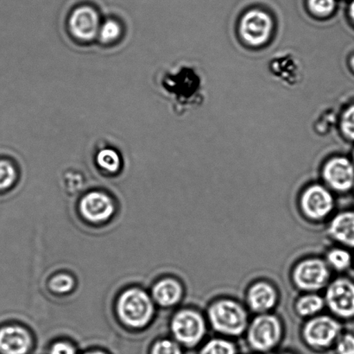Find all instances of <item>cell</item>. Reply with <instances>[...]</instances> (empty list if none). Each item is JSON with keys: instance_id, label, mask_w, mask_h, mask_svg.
I'll return each mask as SVG.
<instances>
[{"instance_id": "1", "label": "cell", "mask_w": 354, "mask_h": 354, "mask_svg": "<svg viewBox=\"0 0 354 354\" xmlns=\"http://www.w3.org/2000/svg\"><path fill=\"white\" fill-rule=\"evenodd\" d=\"M208 318L215 331L227 335H241L248 326L245 308L230 299L218 300L212 304L208 310Z\"/></svg>"}, {"instance_id": "2", "label": "cell", "mask_w": 354, "mask_h": 354, "mask_svg": "<svg viewBox=\"0 0 354 354\" xmlns=\"http://www.w3.org/2000/svg\"><path fill=\"white\" fill-rule=\"evenodd\" d=\"M117 311L121 322L128 327L143 328L153 317L154 305L144 290L131 289L121 295Z\"/></svg>"}, {"instance_id": "3", "label": "cell", "mask_w": 354, "mask_h": 354, "mask_svg": "<svg viewBox=\"0 0 354 354\" xmlns=\"http://www.w3.org/2000/svg\"><path fill=\"white\" fill-rule=\"evenodd\" d=\"M282 325L275 315L261 314L249 326L248 339L252 348L268 351L280 341Z\"/></svg>"}, {"instance_id": "4", "label": "cell", "mask_w": 354, "mask_h": 354, "mask_svg": "<svg viewBox=\"0 0 354 354\" xmlns=\"http://www.w3.org/2000/svg\"><path fill=\"white\" fill-rule=\"evenodd\" d=\"M171 330L177 342L193 346L197 345L206 334V322L196 311L182 310L173 318Z\"/></svg>"}, {"instance_id": "5", "label": "cell", "mask_w": 354, "mask_h": 354, "mask_svg": "<svg viewBox=\"0 0 354 354\" xmlns=\"http://www.w3.org/2000/svg\"><path fill=\"white\" fill-rule=\"evenodd\" d=\"M330 277L328 263L320 259L304 260L295 267L293 281L297 288L304 291L322 289Z\"/></svg>"}, {"instance_id": "6", "label": "cell", "mask_w": 354, "mask_h": 354, "mask_svg": "<svg viewBox=\"0 0 354 354\" xmlns=\"http://www.w3.org/2000/svg\"><path fill=\"white\" fill-rule=\"evenodd\" d=\"M100 26L99 14L91 6H79L68 17L69 32L82 43H89L98 37Z\"/></svg>"}, {"instance_id": "7", "label": "cell", "mask_w": 354, "mask_h": 354, "mask_svg": "<svg viewBox=\"0 0 354 354\" xmlns=\"http://www.w3.org/2000/svg\"><path fill=\"white\" fill-rule=\"evenodd\" d=\"M325 304L337 317H354V283L346 279H338L329 284Z\"/></svg>"}, {"instance_id": "8", "label": "cell", "mask_w": 354, "mask_h": 354, "mask_svg": "<svg viewBox=\"0 0 354 354\" xmlns=\"http://www.w3.org/2000/svg\"><path fill=\"white\" fill-rule=\"evenodd\" d=\"M341 324L335 319L322 315L308 321L304 328V337L313 348H328L338 338Z\"/></svg>"}, {"instance_id": "9", "label": "cell", "mask_w": 354, "mask_h": 354, "mask_svg": "<svg viewBox=\"0 0 354 354\" xmlns=\"http://www.w3.org/2000/svg\"><path fill=\"white\" fill-rule=\"evenodd\" d=\"M300 205L306 217L310 220L320 221L327 217L334 209L335 201L326 187L313 185L304 191Z\"/></svg>"}, {"instance_id": "10", "label": "cell", "mask_w": 354, "mask_h": 354, "mask_svg": "<svg viewBox=\"0 0 354 354\" xmlns=\"http://www.w3.org/2000/svg\"><path fill=\"white\" fill-rule=\"evenodd\" d=\"M272 26L269 15L260 10H251L243 17L242 37L250 44L261 45L268 40Z\"/></svg>"}, {"instance_id": "11", "label": "cell", "mask_w": 354, "mask_h": 354, "mask_svg": "<svg viewBox=\"0 0 354 354\" xmlns=\"http://www.w3.org/2000/svg\"><path fill=\"white\" fill-rule=\"evenodd\" d=\"M80 211L86 221L102 223L109 221L114 213L112 199L106 194L91 192L86 194L80 203Z\"/></svg>"}, {"instance_id": "12", "label": "cell", "mask_w": 354, "mask_h": 354, "mask_svg": "<svg viewBox=\"0 0 354 354\" xmlns=\"http://www.w3.org/2000/svg\"><path fill=\"white\" fill-rule=\"evenodd\" d=\"M326 183L331 189L339 192H346L354 186V167L348 159H332L324 169Z\"/></svg>"}, {"instance_id": "13", "label": "cell", "mask_w": 354, "mask_h": 354, "mask_svg": "<svg viewBox=\"0 0 354 354\" xmlns=\"http://www.w3.org/2000/svg\"><path fill=\"white\" fill-rule=\"evenodd\" d=\"M29 333L19 326H6L0 328V353L26 354L30 348Z\"/></svg>"}, {"instance_id": "14", "label": "cell", "mask_w": 354, "mask_h": 354, "mask_svg": "<svg viewBox=\"0 0 354 354\" xmlns=\"http://www.w3.org/2000/svg\"><path fill=\"white\" fill-rule=\"evenodd\" d=\"M277 301V290L272 284L259 282L250 287L248 293V303L250 308L256 313H267L275 307Z\"/></svg>"}, {"instance_id": "15", "label": "cell", "mask_w": 354, "mask_h": 354, "mask_svg": "<svg viewBox=\"0 0 354 354\" xmlns=\"http://www.w3.org/2000/svg\"><path fill=\"white\" fill-rule=\"evenodd\" d=\"M328 232L335 241L354 248V212L338 214L329 225Z\"/></svg>"}, {"instance_id": "16", "label": "cell", "mask_w": 354, "mask_h": 354, "mask_svg": "<svg viewBox=\"0 0 354 354\" xmlns=\"http://www.w3.org/2000/svg\"><path fill=\"white\" fill-rule=\"evenodd\" d=\"M182 297V286L175 279H162L153 288L154 299L161 306H173L178 303Z\"/></svg>"}, {"instance_id": "17", "label": "cell", "mask_w": 354, "mask_h": 354, "mask_svg": "<svg viewBox=\"0 0 354 354\" xmlns=\"http://www.w3.org/2000/svg\"><path fill=\"white\" fill-rule=\"evenodd\" d=\"M325 300L318 295L308 294L297 301L296 310L301 317H311L319 313L325 306Z\"/></svg>"}, {"instance_id": "18", "label": "cell", "mask_w": 354, "mask_h": 354, "mask_svg": "<svg viewBox=\"0 0 354 354\" xmlns=\"http://www.w3.org/2000/svg\"><path fill=\"white\" fill-rule=\"evenodd\" d=\"M96 162L100 169L111 174L120 171L121 167V158L119 153L113 149L106 148L100 151L96 157Z\"/></svg>"}, {"instance_id": "19", "label": "cell", "mask_w": 354, "mask_h": 354, "mask_svg": "<svg viewBox=\"0 0 354 354\" xmlns=\"http://www.w3.org/2000/svg\"><path fill=\"white\" fill-rule=\"evenodd\" d=\"M122 35V27L118 21L107 19L100 26L98 38L103 44L116 43Z\"/></svg>"}, {"instance_id": "20", "label": "cell", "mask_w": 354, "mask_h": 354, "mask_svg": "<svg viewBox=\"0 0 354 354\" xmlns=\"http://www.w3.org/2000/svg\"><path fill=\"white\" fill-rule=\"evenodd\" d=\"M352 263L351 255L344 249L335 248L329 251L327 254V263L333 269L342 272L348 268Z\"/></svg>"}, {"instance_id": "21", "label": "cell", "mask_w": 354, "mask_h": 354, "mask_svg": "<svg viewBox=\"0 0 354 354\" xmlns=\"http://www.w3.org/2000/svg\"><path fill=\"white\" fill-rule=\"evenodd\" d=\"M235 346L225 339H214L201 349V354H235Z\"/></svg>"}, {"instance_id": "22", "label": "cell", "mask_w": 354, "mask_h": 354, "mask_svg": "<svg viewBox=\"0 0 354 354\" xmlns=\"http://www.w3.org/2000/svg\"><path fill=\"white\" fill-rule=\"evenodd\" d=\"M16 169L12 162L0 160V190L9 189L15 183Z\"/></svg>"}, {"instance_id": "23", "label": "cell", "mask_w": 354, "mask_h": 354, "mask_svg": "<svg viewBox=\"0 0 354 354\" xmlns=\"http://www.w3.org/2000/svg\"><path fill=\"white\" fill-rule=\"evenodd\" d=\"M74 279L66 274H60L50 280V289L57 293H68L74 287Z\"/></svg>"}, {"instance_id": "24", "label": "cell", "mask_w": 354, "mask_h": 354, "mask_svg": "<svg viewBox=\"0 0 354 354\" xmlns=\"http://www.w3.org/2000/svg\"><path fill=\"white\" fill-rule=\"evenodd\" d=\"M311 12L319 16H328L335 9V0H308Z\"/></svg>"}, {"instance_id": "25", "label": "cell", "mask_w": 354, "mask_h": 354, "mask_svg": "<svg viewBox=\"0 0 354 354\" xmlns=\"http://www.w3.org/2000/svg\"><path fill=\"white\" fill-rule=\"evenodd\" d=\"M151 354H182V351L176 342L169 339H162L156 343Z\"/></svg>"}, {"instance_id": "26", "label": "cell", "mask_w": 354, "mask_h": 354, "mask_svg": "<svg viewBox=\"0 0 354 354\" xmlns=\"http://www.w3.org/2000/svg\"><path fill=\"white\" fill-rule=\"evenodd\" d=\"M342 128L346 136L354 140V106H350L343 114Z\"/></svg>"}, {"instance_id": "27", "label": "cell", "mask_w": 354, "mask_h": 354, "mask_svg": "<svg viewBox=\"0 0 354 354\" xmlns=\"http://www.w3.org/2000/svg\"><path fill=\"white\" fill-rule=\"evenodd\" d=\"M336 351L338 354H354V335L346 334L339 338Z\"/></svg>"}, {"instance_id": "28", "label": "cell", "mask_w": 354, "mask_h": 354, "mask_svg": "<svg viewBox=\"0 0 354 354\" xmlns=\"http://www.w3.org/2000/svg\"><path fill=\"white\" fill-rule=\"evenodd\" d=\"M50 354H75V350L68 343L57 342L52 346Z\"/></svg>"}, {"instance_id": "29", "label": "cell", "mask_w": 354, "mask_h": 354, "mask_svg": "<svg viewBox=\"0 0 354 354\" xmlns=\"http://www.w3.org/2000/svg\"><path fill=\"white\" fill-rule=\"evenodd\" d=\"M350 16H351L352 19L354 21V0L350 6Z\"/></svg>"}, {"instance_id": "30", "label": "cell", "mask_w": 354, "mask_h": 354, "mask_svg": "<svg viewBox=\"0 0 354 354\" xmlns=\"http://www.w3.org/2000/svg\"><path fill=\"white\" fill-rule=\"evenodd\" d=\"M86 354H105V353H103L102 352H92V353H88Z\"/></svg>"}, {"instance_id": "31", "label": "cell", "mask_w": 354, "mask_h": 354, "mask_svg": "<svg viewBox=\"0 0 354 354\" xmlns=\"http://www.w3.org/2000/svg\"><path fill=\"white\" fill-rule=\"evenodd\" d=\"M351 65H352V68H353V71H354V57L352 58Z\"/></svg>"}, {"instance_id": "32", "label": "cell", "mask_w": 354, "mask_h": 354, "mask_svg": "<svg viewBox=\"0 0 354 354\" xmlns=\"http://www.w3.org/2000/svg\"><path fill=\"white\" fill-rule=\"evenodd\" d=\"M286 354H290V353H286Z\"/></svg>"}, {"instance_id": "33", "label": "cell", "mask_w": 354, "mask_h": 354, "mask_svg": "<svg viewBox=\"0 0 354 354\" xmlns=\"http://www.w3.org/2000/svg\"><path fill=\"white\" fill-rule=\"evenodd\" d=\"M353 158H354V153H353Z\"/></svg>"}]
</instances>
